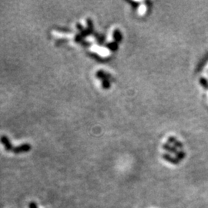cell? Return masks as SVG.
I'll list each match as a JSON object with an SVG mask.
<instances>
[{
	"mask_svg": "<svg viewBox=\"0 0 208 208\" xmlns=\"http://www.w3.org/2000/svg\"><path fill=\"white\" fill-rule=\"evenodd\" d=\"M30 146L29 144H24V145L21 146V147H18L17 148H16L15 150H13V151L15 153H23V152H27L30 150Z\"/></svg>",
	"mask_w": 208,
	"mask_h": 208,
	"instance_id": "obj_1",
	"label": "cell"
},
{
	"mask_svg": "<svg viewBox=\"0 0 208 208\" xmlns=\"http://www.w3.org/2000/svg\"><path fill=\"white\" fill-rule=\"evenodd\" d=\"M1 142L3 143V144H4L5 147H6V149L7 150H10L12 149V146H11V143H10L9 139L7 138V137H1Z\"/></svg>",
	"mask_w": 208,
	"mask_h": 208,
	"instance_id": "obj_2",
	"label": "cell"
},
{
	"mask_svg": "<svg viewBox=\"0 0 208 208\" xmlns=\"http://www.w3.org/2000/svg\"><path fill=\"white\" fill-rule=\"evenodd\" d=\"M29 208H37V207L34 202H31L29 204Z\"/></svg>",
	"mask_w": 208,
	"mask_h": 208,
	"instance_id": "obj_3",
	"label": "cell"
}]
</instances>
